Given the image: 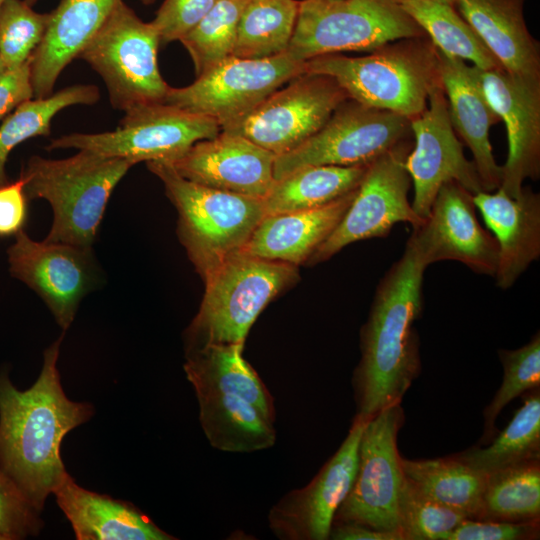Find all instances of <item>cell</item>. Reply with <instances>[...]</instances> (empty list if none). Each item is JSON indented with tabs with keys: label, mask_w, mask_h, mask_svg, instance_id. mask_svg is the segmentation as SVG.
<instances>
[{
	"label": "cell",
	"mask_w": 540,
	"mask_h": 540,
	"mask_svg": "<svg viewBox=\"0 0 540 540\" xmlns=\"http://www.w3.org/2000/svg\"><path fill=\"white\" fill-rule=\"evenodd\" d=\"M64 333L43 352L35 383L18 390L0 372V466L42 512L46 499L68 475L61 457L64 437L94 414L89 402L70 400L57 368Z\"/></svg>",
	"instance_id": "cell-1"
},
{
	"label": "cell",
	"mask_w": 540,
	"mask_h": 540,
	"mask_svg": "<svg viewBox=\"0 0 540 540\" xmlns=\"http://www.w3.org/2000/svg\"><path fill=\"white\" fill-rule=\"evenodd\" d=\"M427 265L407 241L403 255L380 280L361 328V358L354 370L357 417L368 420L401 403L421 370L415 321L423 309Z\"/></svg>",
	"instance_id": "cell-2"
},
{
	"label": "cell",
	"mask_w": 540,
	"mask_h": 540,
	"mask_svg": "<svg viewBox=\"0 0 540 540\" xmlns=\"http://www.w3.org/2000/svg\"><path fill=\"white\" fill-rule=\"evenodd\" d=\"M243 346L186 350L184 371L195 390L202 429L211 446L225 452H255L276 440L273 397L244 359Z\"/></svg>",
	"instance_id": "cell-3"
},
{
	"label": "cell",
	"mask_w": 540,
	"mask_h": 540,
	"mask_svg": "<svg viewBox=\"0 0 540 540\" xmlns=\"http://www.w3.org/2000/svg\"><path fill=\"white\" fill-rule=\"evenodd\" d=\"M306 72L328 75L349 98L410 121L442 86L439 52L427 35L389 42L360 57L318 56L306 61Z\"/></svg>",
	"instance_id": "cell-4"
},
{
	"label": "cell",
	"mask_w": 540,
	"mask_h": 540,
	"mask_svg": "<svg viewBox=\"0 0 540 540\" xmlns=\"http://www.w3.org/2000/svg\"><path fill=\"white\" fill-rule=\"evenodd\" d=\"M135 163L88 150L64 159L32 156L21 174L28 199L53 212L45 240L92 248L110 196Z\"/></svg>",
	"instance_id": "cell-5"
},
{
	"label": "cell",
	"mask_w": 540,
	"mask_h": 540,
	"mask_svg": "<svg viewBox=\"0 0 540 540\" xmlns=\"http://www.w3.org/2000/svg\"><path fill=\"white\" fill-rule=\"evenodd\" d=\"M299 278L297 266L235 252L204 277L205 293L186 332V349L244 344L265 306Z\"/></svg>",
	"instance_id": "cell-6"
},
{
	"label": "cell",
	"mask_w": 540,
	"mask_h": 540,
	"mask_svg": "<svg viewBox=\"0 0 540 540\" xmlns=\"http://www.w3.org/2000/svg\"><path fill=\"white\" fill-rule=\"evenodd\" d=\"M178 212V235L202 278L238 252L265 216L263 199L210 188L164 161L147 162Z\"/></svg>",
	"instance_id": "cell-7"
},
{
	"label": "cell",
	"mask_w": 540,
	"mask_h": 540,
	"mask_svg": "<svg viewBox=\"0 0 540 540\" xmlns=\"http://www.w3.org/2000/svg\"><path fill=\"white\" fill-rule=\"evenodd\" d=\"M425 35L396 0H302L287 52L306 62Z\"/></svg>",
	"instance_id": "cell-8"
},
{
	"label": "cell",
	"mask_w": 540,
	"mask_h": 540,
	"mask_svg": "<svg viewBox=\"0 0 540 540\" xmlns=\"http://www.w3.org/2000/svg\"><path fill=\"white\" fill-rule=\"evenodd\" d=\"M160 37L151 22L142 21L123 0L81 51L103 79L114 109L164 103L170 86L158 66Z\"/></svg>",
	"instance_id": "cell-9"
},
{
	"label": "cell",
	"mask_w": 540,
	"mask_h": 540,
	"mask_svg": "<svg viewBox=\"0 0 540 540\" xmlns=\"http://www.w3.org/2000/svg\"><path fill=\"white\" fill-rule=\"evenodd\" d=\"M220 131V124L213 118L166 103H154L124 112L113 131L63 135L51 140L46 149L88 150L135 164L172 162L196 142L213 138Z\"/></svg>",
	"instance_id": "cell-10"
},
{
	"label": "cell",
	"mask_w": 540,
	"mask_h": 540,
	"mask_svg": "<svg viewBox=\"0 0 540 540\" xmlns=\"http://www.w3.org/2000/svg\"><path fill=\"white\" fill-rule=\"evenodd\" d=\"M412 137L409 119L348 98L314 135L275 157L274 179L308 166L365 165Z\"/></svg>",
	"instance_id": "cell-11"
},
{
	"label": "cell",
	"mask_w": 540,
	"mask_h": 540,
	"mask_svg": "<svg viewBox=\"0 0 540 540\" xmlns=\"http://www.w3.org/2000/svg\"><path fill=\"white\" fill-rule=\"evenodd\" d=\"M403 423L401 403L385 408L367 421L359 443L354 483L333 523H355L400 533L398 499L404 474L397 439Z\"/></svg>",
	"instance_id": "cell-12"
},
{
	"label": "cell",
	"mask_w": 540,
	"mask_h": 540,
	"mask_svg": "<svg viewBox=\"0 0 540 540\" xmlns=\"http://www.w3.org/2000/svg\"><path fill=\"white\" fill-rule=\"evenodd\" d=\"M244 116L221 127L279 156L314 135L349 98L335 79L305 72Z\"/></svg>",
	"instance_id": "cell-13"
},
{
	"label": "cell",
	"mask_w": 540,
	"mask_h": 540,
	"mask_svg": "<svg viewBox=\"0 0 540 540\" xmlns=\"http://www.w3.org/2000/svg\"><path fill=\"white\" fill-rule=\"evenodd\" d=\"M413 144L412 138L405 140L368 164L348 210L308 264L323 262L353 242L385 237L397 223L412 229L422 224L408 200L412 181L405 164Z\"/></svg>",
	"instance_id": "cell-14"
},
{
	"label": "cell",
	"mask_w": 540,
	"mask_h": 540,
	"mask_svg": "<svg viewBox=\"0 0 540 540\" xmlns=\"http://www.w3.org/2000/svg\"><path fill=\"white\" fill-rule=\"evenodd\" d=\"M306 72V62L287 51L269 58L231 56L181 88L164 103L216 120L220 127L247 114L270 94Z\"/></svg>",
	"instance_id": "cell-15"
},
{
	"label": "cell",
	"mask_w": 540,
	"mask_h": 540,
	"mask_svg": "<svg viewBox=\"0 0 540 540\" xmlns=\"http://www.w3.org/2000/svg\"><path fill=\"white\" fill-rule=\"evenodd\" d=\"M368 420L355 416L346 438L315 477L306 486L287 493L270 509L269 528L277 538H329L335 513L354 483L359 443Z\"/></svg>",
	"instance_id": "cell-16"
},
{
	"label": "cell",
	"mask_w": 540,
	"mask_h": 540,
	"mask_svg": "<svg viewBox=\"0 0 540 540\" xmlns=\"http://www.w3.org/2000/svg\"><path fill=\"white\" fill-rule=\"evenodd\" d=\"M7 254L11 275L35 291L63 332L68 330L95 281L92 248L35 241L22 229Z\"/></svg>",
	"instance_id": "cell-17"
},
{
	"label": "cell",
	"mask_w": 540,
	"mask_h": 540,
	"mask_svg": "<svg viewBox=\"0 0 540 540\" xmlns=\"http://www.w3.org/2000/svg\"><path fill=\"white\" fill-rule=\"evenodd\" d=\"M473 195L456 181L444 183L428 216L413 228L408 241L427 266L454 260L478 274L495 275L498 244L479 223Z\"/></svg>",
	"instance_id": "cell-18"
},
{
	"label": "cell",
	"mask_w": 540,
	"mask_h": 540,
	"mask_svg": "<svg viewBox=\"0 0 540 540\" xmlns=\"http://www.w3.org/2000/svg\"><path fill=\"white\" fill-rule=\"evenodd\" d=\"M413 148L406 159L415 213L425 219L440 187L456 181L472 194L483 191L473 161L468 160L448 112L443 86L432 91L425 111L410 121Z\"/></svg>",
	"instance_id": "cell-19"
},
{
	"label": "cell",
	"mask_w": 540,
	"mask_h": 540,
	"mask_svg": "<svg viewBox=\"0 0 540 540\" xmlns=\"http://www.w3.org/2000/svg\"><path fill=\"white\" fill-rule=\"evenodd\" d=\"M472 68L506 126L508 155L499 188L517 197L526 179L540 177V79L512 75L504 69Z\"/></svg>",
	"instance_id": "cell-20"
},
{
	"label": "cell",
	"mask_w": 540,
	"mask_h": 540,
	"mask_svg": "<svg viewBox=\"0 0 540 540\" xmlns=\"http://www.w3.org/2000/svg\"><path fill=\"white\" fill-rule=\"evenodd\" d=\"M275 155L250 140L220 131L193 144L170 163L184 178L195 183L263 199L275 179Z\"/></svg>",
	"instance_id": "cell-21"
},
{
	"label": "cell",
	"mask_w": 540,
	"mask_h": 540,
	"mask_svg": "<svg viewBox=\"0 0 540 540\" xmlns=\"http://www.w3.org/2000/svg\"><path fill=\"white\" fill-rule=\"evenodd\" d=\"M473 200L497 241L494 277L497 286L506 290L540 257V195L523 186L514 198L498 188L479 191Z\"/></svg>",
	"instance_id": "cell-22"
},
{
	"label": "cell",
	"mask_w": 540,
	"mask_h": 540,
	"mask_svg": "<svg viewBox=\"0 0 540 540\" xmlns=\"http://www.w3.org/2000/svg\"><path fill=\"white\" fill-rule=\"evenodd\" d=\"M438 52L452 127L473 155L483 191L493 192L501 185L502 166L494 158L489 133L501 119L487 100L472 65Z\"/></svg>",
	"instance_id": "cell-23"
},
{
	"label": "cell",
	"mask_w": 540,
	"mask_h": 540,
	"mask_svg": "<svg viewBox=\"0 0 540 540\" xmlns=\"http://www.w3.org/2000/svg\"><path fill=\"white\" fill-rule=\"evenodd\" d=\"M122 0H61L50 12L45 35L30 58L34 98L53 93L65 67L97 34Z\"/></svg>",
	"instance_id": "cell-24"
},
{
	"label": "cell",
	"mask_w": 540,
	"mask_h": 540,
	"mask_svg": "<svg viewBox=\"0 0 540 540\" xmlns=\"http://www.w3.org/2000/svg\"><path fill=\"white\" fill-rule=\"evenodd\" d=\"M357 188L319 207L265 215L238 252L296 266L307 262L339 224Z\"/></svg>",
	"instance_id": "cell-25"
},
{
	"label": "cell",
	"mask_w": 540,
	"mask_h": 540,
	"mask_svg": "<svg viewBox=\"0 0 540 540\" xmlns=\"http://www.w3.org/2000/svg\"><path fill=\"white\" fill-rule=\"evenodd\" d=\"M78 540H173L130 502L78 485L68 474L54 490Z\"/></svg>",
	"instance_id": "cell-26"
},
{
	"label": "cell",
	"mask_w": 540,
	"mask_h": 540,
	"mask_svg": "<svg viewBox=\"0 0 540 540\" xmlns=\"http://www.w3.org/2000/svg\"><path fill=\"white\" fill-rule=\"evenodd\" d=\"M502 68L516 76L540 79V45L524 18V0H454Z\"/></svg>",
	"instance_id": "cell-27"
},
{
	"label": "cell",
	"mask_w": 540,
	"mask_h": 540,
	"mask_svg": "<svg viewBox=\"0 0 540 540\" xmlns=\"http://www.w3.org/2000/svg\"><path fill=\"white\" fill-rule=\"evenodd\" d=\"M368 164L308 166L275 180L263 198L265 215L325 205L356 189Z\"/></svg>",
	"instance_id": "cell-28"
},
{
	"label": "cell",
	"mask_w": 540,
	"mask_h": 540,
	"mask_svg": "<svg viewBox=\"0 0 540 540\" xmlns=\"http://www.w3.org/2000/svg\"><path fill=\"white\" fill-rule=\"evenodd\" d=\"M404 477L436 502L474 519L484 487V474L458 456L410 460L401 457Z\"/></svg>",
	"instance_id": "cell-29"
},
{
	"label": "cell",
	"mask_w": 540,
	"mask_h": 540,
	"mask_svg": "<svg viewBox=\"0 0 540 540\" xmlns=\"http://www.w3.org/2000/svg\"><path fill=\"white\" fill-rule=\"evenodd\" d=\"M474 519L522 522L540 519V458L485 476Z\"/></svg>",
	"instance_id": "cell-30"
},
{
	"label": "cell",
	"mask_w": 540,
	"mask_h": 540,
	"mask_svg": "<svg viewBox=\"0 0 540 540\" xmlns=\"http://www.w3.org/2000/svg\"><path fill=\"white\" fill-rule=\"evenodd\" d=\"M442 53L482 69H503L453 5L432 0H396Z\"/></svg>",
	"instance_id": "cell-31"
},
{
	"label": "cell",
	"mask_w": 540,
	"mask_h": 540,
	"mask_svg": "<svg viewBox=\"0 0 540 540\" xmlns=\"http://www.w3.org/2000/svg\"><path fill=\"white\" fill-rule=\"evenodd\" d=\"M492 440L486 448L475 446L456 456L484 475L540 458L539 388L524 397L506 428Z\"/></svg>",
	"instance_id": "cell-32"
},
{
	"label": "cell",
	"mask_w": 540,
	"mask_h": 540,
	"mask_svg": "<svg viewBox=\"0 0 540 540\" xmlns=\"http://www.w3.org/2000/svg\"><path fill=\"white\" fill-rule=\"evenodd\" d=\"M300 1L248 0L239 19L233 56L269 58L287 51Z\"/></svg>",
	"instance_id": "cell-33"
},
{
	"label": "cell",
	"mask_w": 540,
	"mask_h": 540,
	"mask_svg": "<svg viewBox=\"0 0 540 540\" xmlns=\"http://www.w3.org/2000/svg\"><path fill=\"white\" fill-rule=\"evenodd\" d=\"M99 98V89L95 85L77 84L46 98H32L19 104L0 126V186L9 182L5 165L9 153L18 144L32 137L48 136L51 122L61 110L78 104L92 105Z\"/></svg>",
	"instance_id": "cell-34"
},
{
	"label": "cell",
	"mask_w": 540,
	"mask_h": 540,
	"mask_svg": "<svg viewBox=\"0 0 540 540\" xmlns=\"http://www.w3.org/2000/svg\"><path fill=\"white\" fill-rule=\"evenodd\" d=\"M248 0H217L180 42L188 51L196 76L233 56L240 16Z\"/></svg>",
	"instance_id": "cell-35"
},
{
	"label": "cell",
	"mask_w": 540,
	"mask_h": 540,
	"mask_svg": "<svg viewBox=\"0 0 540 540\" xmlns=\"http://www.w3.org/2000/svg\"><path fill=\"white\" fill-rule=\"evenodd\" d=\"M503 367L502 383L491 402L485 407L484 432L478 445L486 444L495 437V422L503 408L513 399L540 385V335L515 350H498Z\"/></svg>",
	"instance_id": "cell-36"
},
{
	"label": "cell",
	"mask_w": 540,
	"mask_h": 540,
	"mask_svg": "<svg viewBox=\"0 0 540 540\" xmlns=\"http://www.w3.org/2000/svg\"><path fill=\"white\" fill-rule=\"evenodd\" d=\"M464 519L404 477L398 499V529L403 540H447Z\"/></svg>",
	"instance_id": "cell-37"
},
{
	"label": "cell",
	"mask_w": 540,
	"mask_h": 540,
	"mask_svg": "<svg viewBox=\"0 0 540 540\" xmlns=\"http://www.w3.org/2000/svg\"><path fill=\"white\" fill-rule=\"evenodd\" d=\"M49 13H38L24 0H4L0 7V57L7 70L27 63L41 43Z\"/></svg>",
	"instance_id": "cell-38"
},
{
	"label": "cell",
	"mask_w": 540,
	"mask_h": 540,
	"mask_svg": "<svg viewBox=\"0 0 540 540\" xmlns=\"http://www.w3.org/2000/svg\"><path fill=\"white\" fill-rule=\"evenodd\" d=\"M40 514L0 466V532L6 540L37 536L44 526Z\"/></svg>",
	"instance_id": "cell-39"
},
{
	"label": "cell",
	"mask_w": 540,
	"mask_h": 540,
	"mask_svg": "<svg viewBox=\"0 0 540 540\" xmlns=\"http://www.w3.org/2000/svg\"><path fill=\"white\" fill-rule=\"evenodd\" d=\"M217 0H165L151 24L161 43L180 41Z\"/></svg>",
	"instance_id": "cell-40"
},
{
	"label": "cell",
	"mask_w": 540,
	"mask_h": 540,
	"mask_svg": "<svg viewBox=\"0 0 540 540\" xmlns=\"http://www.w3.org/2000/svg\"><path fill=\"white\" fill-rule=\"evenodd\" d=\"M540 519L510 522L464 519L447 540H530L539 538Z\"/></svg>",
	"instance_id": "cell-41"
},
{
	"label": "cell",
	"mask_w": 540,
	"mask_h": 540,
	"mask_svg": "<svg viewBox=\"0 0 540 540\" xmlns=\"http://www.w3.org/2000/svg\"><path fill=\"white\" fill-rule=\"evenodd\" d=\"M28 200L21 177L0 186V237L16 235L23 229L28 217Z\"/></svg>",
	"instance_id": "cell-42"
},
{
	"label": "cell",
	"mask_w": 540,
	"mask_h": 540,
	"mask_svg": "<svg viewBox=\"0 0 540 540\" xmlns=\"http://www.w3.org/2000/svg\"><path fill=\"white\" fill-rule=\"evenodd\" d=\"M32 98L30 60L17 69L7 70L0 77V119Z\"/></svg>",
	"instance_id": "cell-43"
},
{
	"label": "cell",
	"mask_w": 540,
	"mask_h": 540,
	"mask_svg": "<svg viewBox=\"0 0 540 540\" xmlns=\"http://www.w3.org/2000/svg\"><path fill=\"white\" fill-rule=\"evenodd\" d=\"M333 540H403L398 532L375 530L355 523L334 522L329 538Z\"/></svg>",
	"instance_id": "cell-44"
},
{
	"label": "cell",
	"mask_w": 540,
	"mask_h": 540,
	"mask_svg": "<svg viewBox=\"0 0 540 540\" xmlns=\"http://www.w3.org/2000/svg\"><path fill=\"white\" fill-rule=\"evenodd\" d=\"M7 71V68L0 57V77Z\"/></svg>",
	"instance_id": "cell-45"
},
{
	"label": "cell",
	"mask_w": 540,
	"mask_h": 540,
	"mask_svg": "<svg viewBox=\"0 0 540 540\" xmlns=\"http://www.w3.org/2000/svg\"><path fill=\"white\" fill-rule=\"evenodd\" d=\"M432 1H437V2H441V3H445V4H449V5L454 6V0H432Z\"/></svg>",
	"instance_id": "cell-46"
},
{
	"label": "cell",
	"mask_w": 540,
	"mask_h": 540,
	"mask_svg": "<svg viewBox=\"0 0 540 540\" xmlns=\"http://www.w3.org/2000/svg\"><path fill=\"white\" fill-rule=\"evenodd\" d=\"M144 5H150L154 3L155 0H140Z\"/></svg>",
	"instance_id": "cell-47"
},
{
	"label": "cell",
	"mask_w": 540,
	"mask_h": 540,
	"mask_svg": "<svg viewBox=\"0 0 540 540\" xmlns=\"http://www.w3.org/2000/svg\"><path fill=\"white\" fill-rule=\"evenodd\" d=\"M30 6H33L38 0H24Z\"/></svg>",
	"instance_id": "cell-48"
},
{
	"label": "cell",
	"mask_w": 540,
	"mask_h": 540,
	"mask_svg": "<svg viewBox=\"0 0 540 540\" xmlns=\"http://www.w3.org/2000/svg\"><path fill=\"white\" fill-rule=\"evenodd\" d=\"M0 540H6L5 536L0 532Z\"/></svg>",
	"instance_id": "cell-49"
},
{
	"label": "cell",
	"mask_w": 540,
	"mask_h": 540,
	"mask_svg": "<svg viewBox=\"0 0 540 540\" xmlns=\"http://www.w3.org/2000/svg\"><path fill=\"white\" fill-rule=\"evenodd\" d=\"M3 2H4V0H0V7H1V5H2Z\"/></svg>",
	"instance_id": "cell-50"
},
{
	"label": "cell",
	"mask_w": 540,
	"mask_h": 540,
	"mask_svg": "<svg viewBox=\"0 0 540 540\" xmlns=\"http://www.w3.org/2000/svg\"><path fill=\"white\" fill-rule=\"evenodd\" d=\"M331 1H334V0H331Z\"/></svg>",
	"instance_id": "cell-51"
}]
</instances>
